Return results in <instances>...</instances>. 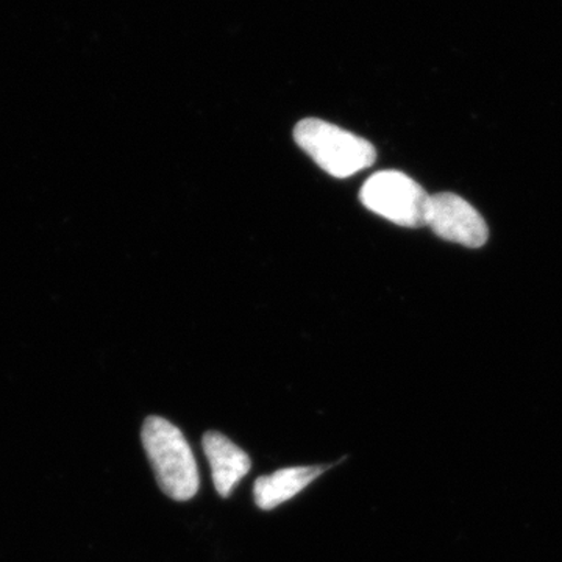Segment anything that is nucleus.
Returning a JSON list of instances; mask_svg holds the SVG:
<instances>
[{
  "label": "nucleus",
  "instance_id": "5",
  "mask_svg": "<svg viewBox=\"0 0 562 562\" xmlns=\"http://www.w3.org/2000/svg\"><path fill=\"white\" fill-rule=\"evenodd\" d=\"M202 443L217 494L224 498L231 497L236 484L241 482L251 469L249 454L239 449L227 436L217 431L205 432Z\"/></svg>",
  "mask_w": 562,
  "mask_h": 562
},
{
  "label": "nucleus",
  "instance_id": "1",
  "mask_svg": "<svg viewBox=\"0 0 562 562\" xmlns=\"http://www.w3.org/2000/svg\"><path fill=\"white\" fill-rule=\"evenodd\" d=\"M140 439L160 490L173 501H191L199 491L198 462L180 428L150 416L144 422Z\"/></svg>",
  "mask_w": 562,
  "mask_h": 562
},
{
  "label": "nucleus",
  "instance_id": "2",
  "mask_svg": "<svg viewBox=\"0 0 562 562\" xmlns=\"http://www.w3.org/2000/svg\"><path fill=\"white\" fill-rule=\"evenodd\" d=\"M297 146L325 172L347 179L376 160L375 147L368 139L321 120H303L295 125Z\"/></svg>",
  "mask_w": 562,
  "mask_h": 562
},
{
  "label": "nucleus",
  "instance_id": "4",
  "mask_svg": "<svg viewBox=\"0 0 562 562\" xmlns=\"http://www.w3.org/2000/svg\"><path fill=\"white\" fill-rule=\"evenodd\" d=\"M427 227L443 241L479 249L490 238L486 222L471 203L452 192L431 195Z\"/></svg>",
  "mask_w": 562,
  "mask_h": 562
},
{
  "label": "nucleus",
  "instance_id": "6",
  "mask_svg": "<svg viewBox=\"0 0 562 562\" xmlns=\"http://www.w3.org/2000/svg\"><path fill=\"white\" fill-rule=\"evenodd\" d=\"M327 469L325 465H299V468L281 469L271 475L260 476L254 486L255 503L258 508L271 512L301 494Z\"/></svg>",
  "mask_w": 562,
  "mask_h": 562
},
{
  "label": "nucleus",
  "instance_id": "3",
  "mask_svg": "<svg viewBox=\"0 0 562 562\" xmlns=\"http://www.w3.org/2000/svg\"><path fill=\"white\" fill-rule=\"evenodd\" d=\"M430 198L417 181L398 171L375 173L362 184L360 192L366 209L409 228L427 225Z\"/></svg>",
  "mask_w": 562,
  "mask_h": 562
}]
</instances>
